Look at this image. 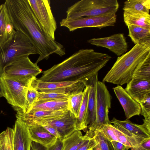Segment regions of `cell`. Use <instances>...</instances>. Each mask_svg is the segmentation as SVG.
I'll list each match as a JSON object with an SVG mask.
<instances>
[{
	"instance_id": "obj_39",
	"label": "cell",
	"mask_w": 150,
	"mask_h": 150,
	"mask_svg": "<svg viewBox=\"0 0 150 150\" xmlns=\"http://www.w3.org/2000/svg\"><path fill=\"white\" fill-rule=\"evenodd\" d=\"M114 150H127L130 147L125 146L122 143L117 141H111Z\"/></svg>"
},
{
	"instance_id": "obj_31",
	"label": "cell",
	"mask_w": 150,
	"mask_h": 150,
	"mask_svg": "<svg viewBox=\"0 0 150 150\" xmlns=\"http://www.w3.org/2000/svg\"><path fill=\"white\" fill-rule=\"evenodd\" d=\"M94 137L96 144L92 150H114L111 142L104 135L102 132L99 130Z\"/></svg>"
},
{
	"instance_id": "obj_35",
	"label": "cell",
	"mask_w": 150,
	"mask_h": 150,
	"mask_svg": "<svg viewBox=\"0 0 150 150\" xmlns=\"http://www.w3.org/2000/svg\"><path fill=\"white\" fill-rule=\"evenodd\" d=\"M96 144L93 137L86 140L76 150H92Z\"/></svg>"
},
{
	"instance_id": "obj_7",
	"label": "cell",
	"mask_w": 150,
	"mask_h": 150,
	"mask_svg": "<svg viewBox=\"0 0 150 150\" xmlns=\"http://www.w3.org/2000/svg\"><path fill=\"white\" fill-rule=\"evenodd\" d=\"M42 72V69L30 60L29 56H25L16 59L8 64L3 69L2 76L28 84Z\"/></svg>"
},
{
	"instance_id": "obj_6",
	"label": "cell",
	"mask_w": 150,
	"mask_h": 150,
	"mask_svg": "<svg viewBox=\"0 0 150 150\" xmlns=\"http://www.w3.org/2000/svg\"><path fill=\"white\" fill-rule=\"evenodd\" d=\"M111 98L107 87L104 83L98 81L96 88V118L93 125L85 135L90 138L93 137L103 125L111 124L108 117L111 108Z\"/></svg>"
},
{
	"instance_id": "obj_26",
	"label": "cell",
	"mask_w": 150,
	"mask_h": 150,
	"mask_svg": "<svg viewBox=\"0 0 150 150\" xmlns=\"http://www.w3.org/2000/svg\"><path fill=\"white\" fill-rule=\"evenodd\" d=\"M91 139L83 136L80 131H75L69 136L63 139L62 150H76L86 140Z\"/></svg>"
},
{
	"instance_id": "obj_3",
	"label": "cell",
	"mask_w": 150,
	"mask_h": 150,
	"mask_svg": "<svg viewBox=\"0 0 150 150\" xmlns=\"http://www.w3.org/2000/svg\"><path fill=\"white\" fill-rule=\"evenodd\" d=\"M150 54V42L138 43L129 51L118 57L102 81L121 86L132 79L138 65Z\"/></svg>"
},
{
	"instance_id": "obj_30",
	"label": "cell",
	"mask_w": 150,
	"mask_h": 150,
	"mask_svg": "<svg viewBox=\"0 0 150 150\" xmlns=\"http://www.w3.org/2000/svg\"><path fill=\"white\" fill-rule=\"evenodd\" d=\"M13 130L8 127L0 133V150H13Z\"/></svg>"
},
{
	"instance_id": "obj_38",
	"label": "cell",
	"mask_w": 150,
	"mask_h": 150,
	"mask_svg": "<svg viewBox=\"0 0 150 150\" xmlns=\"http://www.w3.org/2000/svg\"><path fill=\"white\" fill-rule=\"evenodd\" d=\"M42 125L48 132L52 134L56 137L57 138H62L61 136L57 131L53 127L46 125Z\"/></svg>"
},
{
	"instance_id": "obj_17",
	"label": "cell",
	"mask_w": 150,
	"mask_h": 150,
	"mask_svg": "<svg viewBox=\"0 0 150 150\" xmlns=\"http://www.w3.org/2000/svg\"><path fill=\"white\" fill-rule=\"evenodd\" d=\"M16 30L11 21L6 6L0 5V46L11 39Z\"/></svg>"
},
{
	"instance_id": "obj_33",
	"label": "cell",
	"mask_w": 150,
	"mask_h": 150,
	"mask_svg": "<svg viewBox=\"0 0 150 150\" xmlns=\"http://www.w3.org/2000/svg\"><path fill=\"white\" fill-rule=\"evenodd\" d=\"M38 96V92L29 83L27 95L25 113L31 109L34 103L37 101Z\"/></svg>"
},
{
	"instance_id": "obj_16",
	"label": "cell",
	"mask_w": 150,
	"mask_h": 150,
	"mask_svg": "<svg viewBox=\"0 0 150 150\" xmlns=\"http://www.w3.org/2000/svg\"><path fill=\"white\" fill-rule=\"evenodd\" d=\"M29 135L32 141L48 148L54 144L57 138L48 132L42 125L27 126Z\"/></svg>"
},
{
	"instance_id": "obj_22",
	"label": "cell",
	"mask_w": 150,
	"mask_h": 150,
	"mask_svg": "<svg viewBox=\"0 0 150 150\" xmlns=\"http://www.w3.org/2000/svg\"><path fill=\"white\" fill-rule=\"evenodd\" d=\"M83 91V98L80 109L78 117L76 118L75 127L76 130H82L85 132H86L88 130V126L87 116L88 92V87L86 86Z\"/></svg>"
},
{
	"instance_id": "obj_41",
	"label": "cell",
	"mask_w": 150,
	"mask_h": 150,
	"mask_svg": "<svg viewBox=\"0 0 150 150\" xmlns=\"http://www.w3.org/2000/svg\"><path fill=\"white\" fill-rule=\"evenodd\" d=\"M2 97H4L3 89L1 82L0 79V98Z\"/></svg>"
},
{
	"instance_id": "obj_21",
	"label": "cell",
	"mask_w": 150,
	"mask_h": 150,
	"mask_svg": "<svg viewBox=\"0 0 150 150\" xmlns=\"http://www.w3.org/2000/svg\"><path fill=\"white\" fill-rule=\"evenodd\" d=\"M111 121L114 125L122 127L135 136L144 139L150 138V133L145 129L142 125L134 124L127 119L119 120L115 117Z\"/></svg>"
},
{
	"instance_id": "obj_20",
	"label": "cell",
	"mask_w": 150,
	"mask_h": 150,
	"mask_svg": "<svg viewBox=\"0 0 150 150\" xmlns=\"http://www.w3.org/2000/svg\"><path fill=\"white\" fill-rule=\"evenodd\" d=\"M123 18L126 25H132L150 29L149 13L125 10L123 12Z\"/></svg>"
},
{
	"instance_id": "obj_34",
	"label": "cell",
	"mask_w": 150,
	"mask_h": 150,
	"mask_svg": "<svg viewBox=\"0 0 150 150\" xmlns=\"http://www.w3.org/2000/svg\"><path fill=\"white\" fill-rule=\"evenodd\" d=\"M141 108V114L145 119L150 118V93L145 95L139 103Z\"/></svg>"
},
{
	"instance_id": "obj_24",
	"label": "cell",
	"mask_w": 150,
	"mask_h": 150,
	"mask_svg": "<svg viewBox=\"0 0 150 150\" xmlns=\"http://www.w3.org/2000/svg\"><path fill=\"white\" fill-rule=\"evenodd\" d=\"M31 109L50 111H67L68 110V102L67 100H62L37 101Z\"/></svg>"
},
{
	"instance_id": "obj_32",
	"label": "cell",
	"mask_w": 150,
	"mask_h": 150,
	"mask_svg": "<svg viewBox=\"0 0 150 150\" xmlns=\"http://www.w3.org/2000/svg\"><path fill=\"white\" fill-rule=\"evenodd\" d=\"M37 101H45L51 100H67L69 96L66 94L53 93H45L38 92Z\"/></svg>"
},
{
	"instance_id": "obj_1",
	"label": "cell",
	"mask_w": 150,
	"mask_h": 150,
	"mask_svg": "<svg viewBox=\"0 0 150 150\" xmlns=\"http://www.w3.org/2000/svg\"><path fill=\"white\" fill-rule=\"evenodd\" d=\"M4 4L15 30L28 37L36 49L39 56L36 64L54 53L61 57L65 54L63 46L52 39L41 26L28 0H6Z\"/></svg>"
},
{
	"instance_id": "obj_5",
	"label": "cell",
	"mask_w": 150,
	"mask_h": 150,
	"mask_svg": "<svg viewBox=\"0 0 150 150\" xmlns=\"http://www.w3.org/2000/svg\"><path fill=\"white\" fill-rule=\"evenodd\" d=\"M38 54L36 49L26 35L16 31L13 38L0 46V76L4 68L8 63L18 58Z\"/></svg>"
},
{
	"instance_id": "obj_28",
	"label": "cell",
	"mask_w": 150,
	"mask_h": 150,
	"mask_svg": "<svg viewBox=\"0 0 150 150\" xmlns=\"http://www.w3.org/2000/svg\"><path fill=\"white\" fill-rule=\"evenodd\" d=\"M150 0H128L124 2L123 10L149 13Z\"/></svg>"
},
{
	"instance_id": "obj_19",
	"label": "cell",
	"mask_w": 150,
	"mask_h": 150,
	"mask_svg": "<svg viewBox=\"0 0 150 150\" xmlns=\"http://www.w3.org/2000/svg\"><path fill=\"white\" fill-rule=\"evenodd\" d=\"M98 74L90 79L86 83L88 92V128L94 123L96 118V88Z\"/></svg>"
},
{
	"instance_id": "obj_4",
	"label": "cell",
	"mask_w": 150,
	"mask_h": 150,
	"mask_svg": "<svg viewBox=\"0 0 150 150\" xmlns=\"http://www.w3.org/2000/svg\"><path fill=\"white\" fill-rule=\"evenodd\" d=\"M119 6L117 0H81L68 8L66 18L115 14Z\"/></svg>"
},
{
	"instance_id": "obj_25",
	"label": "cell",
	"mask_w": 150,
	"mask_h": 150,
	"mask_svg": "<svg viewBox=\"0 0 150 150\" xmlns=\"http://www.w3.org/2000/svg\"><path fill=\"white\" fill-rule=\"evenodd\" d=\"M86 86L85 82L77 81L74 84L66 87L51 89H38L40 92L53 93L71 96L82 92Z\"/></svg>"
},
{
	"instance_id": "obj_37",
	"label": "cell",
	"mask_w": 150,
	"mask_h": 150,
	"mask_svg": "<svg viewBox=\"0 0 150 150\" xmlns=\"http://www.w3.org/2000/svg\"><path fill=\"white\" fill-rule=\"evenodd\" d=\"M63 147V139L57 138L54 144L47 148V150H62Z\"/></svg>"
},
{
	"instance_id": "obj_11",
	"label": "cell",
	"mask_w": 150,
	"mask_h": 150,
	"mask_svg": "<svg viewBox=\"0 0 150 150\" xmlns=\"http://www.w3.org/2000/svg\"><path fill=\"white\" fill-rule=\"evenodd\" d=\"M68 110L50 111L31 109L28 112L16 115L21 118L27 126L42 125L46 122L59 119L66 115Z\"/></svg>"
},
{
	"instance_id": "obj_8",
	"label": "cell",
	"mask_w": 150,
	"mask_h": 150,
	"mask_svg": "<svg viewBox=\"0 0 150 150\" xmlns=\"http://www.w3.org/2000/svg\"><path fill=\"white\" fill-rule=\"evenodd\" d=\"M4 96L17 113H25L28 84L5 76H0Z\"/></svg>"
},
{
	"instance_id": "obj_10",
	"label": "cell",
	"mask_w": 150,
	"mask_h": 150,
	"mask_svg": "<svg viewBox=\"0 0 150 150\" xmlns=\"http://www.w3.org/2000/svg\"><path fill=\"white\" fill-rule=\"evenodd\" d=\"M36 19L47 33L55 40L57 23L52 13L49 0H28Z\"/></svg>"
},
{
	"instance_id": "obj_36",
	"label": "cell",
	"mask_w": 150,
	"mask_h": 150,
	"mask_svg": "<svg viewBox=\"0 0 150 150\" xmlns=\"http://www.w3.org/2000/svg\"><path fill=\"white\" fill-rule=\"evenodd\" d=\"M129 149L130 150H150V138L144 139L137 146Z\"/></svg>"
},
{
	"instance_id": "obj_40",
	"label": "cell",
	"mask_w": 150,
	"mask_h": 150,
	"mask_svg": "<svg viewBox=\"0 0 150 150\" xmlns=\"http://www.w3.org/2000/svg\"><path fill=\"white\" fill-rule=\"evenodd\" d=\"M47 148L38 143L32 141L30 150H47Z\"/></svg>"
},
{
	"instance_id": "obj_9",
	"label": "cell",
	"mask_w": 150,
	"mask_h": 150,
	"mask_svg": "<svg viewBox=\"0 0 150 150\" xmlns=\"http://www.w3.org/2000/svg\"><path fill=\"white\" fill-rule=\"evenodd\" d=\"M116 20V14L80 17L74 19H63L60 22V26L67 28L70 31L78 29L96 27L99 29L115 25Z\"/></svg>"
},
{
	"instance_id": "obj_12",
	"label": "cell",
	"mask_w": 150,
	"mask_h": 150,
	"mask_svg": "<svg viewBox=\"0 0 150 150\" xmlns=\"http://www.w3.org/2000/svg\"><path fill=\"white\" fill-rule=\"evenodd\" d=\"M88 43L97 47L107 48L118 57L128 50V44L122 33L114 34L108 37L93 38L88 40Z\"/></svg>"
},
{
	"instance_id": "obj_29",
	"label": "cell",
	"mask_w": 150,
	"mask_h": 150,
	"mask_svg": "<svg viewBox=\"0 0 150 150\" xmlns=\"http://www.w3.org/2000/svg\"><path fill=\"white\" fill-rule=\"evenodd\" d=\"M84 92L79 93L70 96L67 100L68 110L77 118L82 104Z\"/></svg>"
},
{
	"instance_id": "obj_27",
	"label": "cell",
	"mask_w": 150,
	"mask_h": 150,
	"mask_svg": "<svg viewBox=\"0 0 150 150\" xmlns=\"http://www.w3.org/2000/svg\"><path fill=\"white\" fill-rule=\"evenodd\" d=\"M150 81V54L137 66L132 78Z\"/></svg>"
},
{
	"instance_id": "obj_18",
	"label": "cell",
	"mask_w": 150,
	"mask_h": 150,
	"mask_svg": "<svg viewBox=\"0 0 150 150\" xmlns=\"http://www.w3.org/2000/svg\"><path fill=\"white\" fill-rule=\"evenodd\" d=\"M125 89L139 103L145 95L150 93V81L132 78L127 83Z\"/></svg>"
},
{
	"instance_id": "obj_13",
	"label": "cell",
	"mask_w": 150,
	"mask_h": 150,
	"mask_svg": "<svg viewBox=\"0 0 150 150\" xmlns=\"http://www.w3.org/2000/svg\"><path fill=\"white\" fill-rule=\"evenodd\" d=\"M114 93L125 112L127 120L141 114L140 106L121 86L113 88Z\"/></svg>"
},
{
	"instance_id": "obj_23",
	"label": "cell",
	"mask_w": 150,
	"mask_h": 150,
	"mask_svg": "<svg viewBox=\"0 0 150 150\" xmlns=\"http://www.w3.org/2000/svg\"><path fill=\"white\" fill-rule=\"evenodd\" d=\"M128 28V36L135 44L150 42V29L132 25H127Z\"/></svg>"
},
{
	"instance_id": "obj_2",
	"label": "cell",
	"mask_w": 150,
	"mask_h": 150,
	"mask_svg": "<svg viewBox=\"0 0 150 150\" xmlns=\"http://www.w3.org/2000/svg\"><path fill=\"white\" fill-rule=\"evenodd\" d=\"M106 53L81 49L61 62L44 71L38 80L45 82H86L111 59Z\"/></svg>"
},
{
	"instance_id": "obj_14",
	"label": "cell",
	"mask_w": 150,
	"mask_h": 150,
	"mask_svg": "<svg viewBox=\"0 0 150 150\" xmlns=\"http://www.w3.org/2000/svg\"><path fill=\"white\" fill-rule=\"evenodd\" d=\"M16 120L13 127V150H30L32 140L30 138L27 126L19 117L16 116Z\"/></svg>"
},
{
	"instance_id": "obj_15",
	"label": "cell",
	"mask_w": 150,
	"mask_h": 150,
	"mask_svg": "<svg viewBox=\"0 0 150 150\" xmlns=\"http://www.w3.org/2000/svg\"><path fill=\"white\" fill-rule=\"evenodd\" d=\"M76 119L74 115L68 110L62 117L46 122L43 125H48L54 128L63 139L76 130Z\"/></svg>"
}]
</instances>
